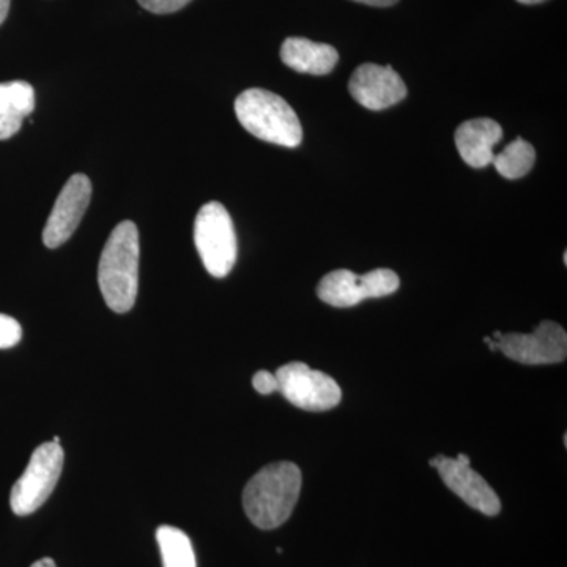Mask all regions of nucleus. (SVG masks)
Listing matches in <instances>:
<instances>
[{
  "instance_id": "nucleus-1",
  "label": "nucleus",
  "mask_w": 567,
  "mask_h": 567,
  "mask_svg": "<svg viewBox=\"0 0 567 567\" xmlns=\"http://www.w3.org/2000/svg\"><path fill=\"white\" fill-rule=\"evenodd\" d=\"M140 230L123 221L112 230L99 265L100 290L117 315L132 311L140 289Z\"/></svg>"
},
{
  "instance_id": "nucleus-2",
  "label": "nucleus",
  "mask_w": 567,
  "mask_h": 567,
  "mask_svg": "<svg viewBox=\"0 0 567 567\" xmlns=\"http://www.w3.org/2000/svg\"><path fill=\"white\" fill-rule=\"evenodd\" d=\"M301 492V472L292 462L264 466L246 484L244 507L260 529L281 527L292 516Z\"/></svg>"
},
{
  "instance_id": "nucleus-3",
  "label": "nucleus",
  "mask_w": 567,
  "mask_h": 567,
  "mask_svg": "<svg viewBox=\"0 0 567 567\" xmlns=\"http://www.w3.org/2000/svg\"><path fill=\"white\" fill-rule=\"evenodd\" d=\"M235 114L241 126L257 140L295 148L303 141L297 112L274 92L249 89L235 100Z\"/></svg>"
},
{
  "instance_id": "nucleus-4",
  "label": "nucleus",
  "mask_w": 567,
  "mask_h": 567,
  "mask_svg": "<svg viewBox=\"0 0 567 567\" xmlns=\"http://www.w3.org/2000/svg\"><path fill=\"white\" fill-rule=\"evenodd\" d=\"M194 245L205 270L215 278H226L237 262V235L233 218L223 204L208 203L194 221Z\"/></svg>"
},
{
  "instance_id": "nucleus-5",
  "label": "nucleus",
  "mask_w": 567,
  "mask_h": 567,
  "mask_svg": "<svg viewBox=\"0 0 567 567\" xmlns=\"http://www.w3.org/2000/svg\"><path fill=\"white\" fill-rule=\"evenodd\" d=\"M63 461L61 443H43L33 451L28 468L11 488L10 506L17 516H29L47 503L62 475Z\"/></svg>"
},
{
  "instance_id": "nucleus-6",
  "label": "nucleus",
  "mask_w": 567,
  "mask_h": 567,
  "mask_svg": "<svg viewBox=\"0 0 567 567\" xmlns=\"http://www.w3.org/2000/svg\"><path fill=\"white\" fill-rule=\"evenodd\" d=\"M484 342L522 364L561 363L567 357L566 330L551 320H544L529 334L502 333L496 339L484 338Z\"/></svg>"
},
{
  "instance_id": "nucleus-7",
  "label": "nucleus",
  "mask_w": 567,
  "mask_h": 567,
  "mask_svg": "<svg viewBox=\"0 0 567 567\" xmlns=\"http://www.w3.org/2000/svg\"><path fill=\"white\" fill-rule=\"evenodd\" d=\"M275 377L278 393L306 412H327L341 402L342 391L338 382L300 361L281 365Z\"/></svg>"
},
{
  "instance_id": "nucleus-8",
  "label": "nucleus",
  "mask_w": 567,
  "mask_h": 567,
  "mask_svg": "<svg viewBox=\"0 0 567 567\" xmlns=\"http://www.w3.org/2000/svg\"><path fill=\"white\" fill-rule=\"evenodd\" d=\"M401 279L393 270L377 268L365 275L336 270L320 279L317 295L323 303L334 308H352L368 298H382L398 292Z\"/></svg>"
},
{
  "instance_id": "nucleus-9",
  "label": "nucleus",
  "mask_w": 567,
  "mask_h": 567,
  "mask_svg": "<svg viewBox=\"0 0 567 567\" xmlns=\"http://www.w3.org/2000/svg\"><path fill=\"white\" fill-rule=\"evenodd\" d=\"M92 199V183L87 175L74 174L63 186L50 218L43 230V244L55 249L70 240L80 226L82 216L87 212Z\"/></svg>"
},
{
  "instance_id": "nucleus-10",
  "label": "nucleus",
  "mask_w": 567,
  "mask_h": 567,
  "mask_svg": "<svg viewBox=\"0 0 567 567\" xmlns=\"http://www.w3.org/2000/svg\"><path fill=\"white\" fill-rule=\"evenodd\" d=\"M349 92L365 110L383 111L405 99L406 85L393 66L364 63L353 71Z\"/></svg>"
},
{
  "instance_id": "nucleus-11",
  "label": "nucleus",
  "mask_w": 567,
  "mask_h": 567,
  "mask_svg": "<svg viewBox=\"0 0 567 567\" xmlns=\"http://www.w3.org/2000/svg\"><path fill=\"white\" fill-rule=\"evenodd\" d=\"M432 468L439 472L443 483L464 499L466 505L486 516L494 517L502 511V502L486 480L470 465L461 464L456 458L439 454L429 461Z\"/></svg>"
},
{
  "instance_id": "nucleus-12",
  "label": "nucleus",
  "mask_w": 567,
  "mask_h": 567,
  "mask_svg": "<svg viewBox=\"0 0 567 567\" xmlns=\"http://www.w3.org/2000/svg\"><path fill=\"white\" fill-rule=\"evenodd\" d=\"M503 130L499 123L492 118H473L464 122L456 130L458 155L468 166L487 167L494 159V147L502 141Z\"/></svg>"
},
{
  "instance_id": "nucleus-13",
  "label": "nucleus",
  "mask_w": 567,
  "mask_h": 567,
  "mask_svg": "<svg viewBox=\"0 0 567 567\" xmlns=\"http://www.w3.org/2000/svg\"><path fill=\"white\" fill-rule=\"evenodd\" d=\"M281 59L289 69L298 73L324 76L338 65L339 54L331 44L290 37L282 43Z\"/></svg>"
},
{
  "instance_id": "nucleus-14",
  "label": "nucleus",
  "mask_w": 567,
  "mask_h": 567,
  "mask_svg": "<svg viewBox=\"0 0 567 567\" xmlns=\"http://www.w3.org/2000/svg\"><path fill=\"white\" fill-rule=\"evenodd\" d=\"M35 110V92L29 82H0V141L20 132L22 122Z\"/></svg>"
},
{
  "instance_id": "nucleus-15",
  "label": "nucleus",
  "mask_w": 567,
  "mask_h": 567,
  "mask_svg": "<svg viewBox=\"0 0 567 567\" xmlns=\"http://www.w3.org/2000/svg\"><path fill=\"white\" fill-rule=\"evenodd\" d=\"M535 163V147L522 137L511 142L492 159L496 173L507 178V181H517V178L525 177L533 169Z\"/></svg>"
},
{
  "instance_id": "nucleus-16",
  "label": "nucleus",
  "mask_w": 567,
  "mask_h": 567,
  "mask_svg": "<svg viewBox=\"0 0 567 567\" xmlns=\"http://www.w3.org/2000/svg\"><path fill=\"white\" fill-rule=\"evenodd\" d=\"M163 567H197L193 544L182 529L163 525L156 529Z\"/></svg>"
},
{
  "instance_id": "nucleus-17",
  "label": "nucleus",
  "mask_w": 567,
  "mask_h": 567,
  "mask_svg": "<svg viewBox=\"0 0 567 567\" xmlns=\"http://www.w3.org/2000/svg\"><path fill=\"white\" fill-rule=\"evenodd\" d=\"M22 328L13 317L0 315V349H11L20 344Z\"/></svg>"
},
{
  "instance_id": "nucleus-18",
  "label": "nucleus",
  "mask_w": 567,
  "mask_h": 567,
  "mask_svg": "<svg viewBox=\"0 0 567 567\" xmlns=\"http://www.w3.org/2000/svg\"><path fill=\"white\" fill-rule=\"evenodd\" d=\"M142 9L155 14H169L182 10L188 6L192 0H137Z\"/></svg>"
},
{
  "instance_id": "nucleus-19",
  "label": "nucleus",
  "mask_w": 567,
  "mask_h": 567,
  "mask_svg": "<svg viewBox=\"0 0 567 567\" xmlns=\"http://www.w3.org/2000/svg\"><path fill=\"white\" fill-rule=\"evenodd\" d=\"M252 386L257 393L262 395L274 394L278 391V382L275 374L268 371H259L252 377Z\"/></svg>"
},
{
  "instance_id": "nucleus-20",
  "label": "nucleus",
  "mask_w": 567,
  "mask_h": 567,
  "mask_svg": "<svg viewBox=\"0 0 567 567\" xmlns=\"http://www.w3.org/2000/svg\"><path fill=\"white\" fill-rule=\"evenodd\" d=\"M352 2L363 3V6L379 7V9H385V7H393L399 0H352Z\"/></svg>"
},
{
  "instance_id": "nucleus-21",
  "label": "nucleus",
  "mask_w": 567,
  "mask_h": 567,
  "mask_svg": "<svg viewBox=\"0 0 567 567\" xmlns=\"http://www.w3.org/2000/svg\"><path fill=\"white\" fill-rule=\"evenodd\" d=\"M10 10V0H0V24L6 21Z\"/></svg>"
},
{
  "instance_id": "nucleus-22",
  "label": "nucleus",
  "mask_w": 567,
  "mask_h": 567,
  "mask_svg": "<svg viewBox=\"0 0 567 567\" xmlns=\"http://www.w3.org/2000/svg\"><path fill=\"white\" fill-rule=\"evenodd\" d=\"M31 567H58L55 566L54 559L41 558L39 561L33 563Z\"/></svg>"
},
{
  "instance_id": "nucleus-23",
  "label": "nucleus",
  "mask_w": 567,
  "mask_h": 567,
  "mask_svg": "<svg viewBox=\"0 0 567 567\" xmlns=\"http://www.w3.org/2000/svg\"><path fill=\"white\" fill-rule=\"evenodd\" d=\"M456 461L461 462V464H465V465H470V457L466 456V454H458V456L456 457Z\"/></svg>"
},
{
  "instance_id": "nucleus-24",
  "label": "nucleus",
  "mask_w": 567,
  "mask_h": 567,
  "mask_svg": "<svg viewBox=\"0 0 567 567\" xmlns=\"http://www.w3.org/2000/svg\"><path fill=\"white\" fill-rule=\"evenodd\" d=\"M517 2L525 3V6H536V3H543L546 0H517Z\"/></svg>"
}]
</instances>
